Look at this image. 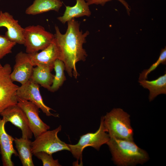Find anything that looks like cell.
Returning a JSON list of instances; mask_svg holds the SVG:
<instances>
[{
	"label": "cell",
	"instance_id": "3957f363",
	"mask_svg": "<svg viewBox=\"0 0 166 166\" xmlns=\"http://www.w3.org/2000/svg\"><path fill=\"white\" fill-rule=\"evenodd\" d=\"M103 117L104 126L110 137L133 140L130 115L121 108H114Z\"/></svg>",
	"mask_w": 166,
	"mask_h": 166
},
{
	"label": "cell",
	"instance_id": "7c38bea8",
	"mask_svg": "<svg viewBox=\"0 0 166 166\" xmlns=\"http://www.w3.org/2000/svg\"><path fill=\"white\" fill-rule=\"evenodd\" d=\"M28 54L34 66H44L51 71L53 69L54 62L60 57L59 50L54 38L48 46L40 52Z\"/></svg>",
	"mask_w": 166,
	"mask_h": 166
},
{
	"label": "cell",
	"instance_id": "8fae6325",
	"mask_svg": "<svg viewBox=\"0 0 166 166\" xmlns=\"http://www.w3.org/2000/svg\"><path fill=\"white\" fill-rule=\"evenodd\" d=\"M33 67L28 54L19 52L15 56V64L10 74L11 80L21 85L24 84L30 78Z\"/></svg>",
	"mask_w": 166,
	"mask_h": 166
},
{
	"label": "cell",
	"instance_id": "603a6c76",
	"mask_svg": "<svg viewBox=\"0 0 166 166\" xmlns=\"http://www.w3.org/2000/svg\"><path fill=\"white\" fill-rule=\"evenodd\" d=\"M38 159L42 160L43 166H61L58 160H54L52 154L43 151L33 154Z\"/></svg>",
	"mask_w": 166,
	"mask_h": 166
},
{
	"label": "cell",
	"instance_id": "9c48e42d",
	"mask_svg": "<svg viewBox=\"0 0 166 166\" xmlns=\"http://www.w3.org/2000/svg\"><path fill=\"white\" fill-rule=\"evenodd\" d=\"M39 85L31 79L19 86L17 92L18 97L30 101L37 105L47 116L58 117L51 113V108L45 105L39 90Z\"/></svg>",
	"mask_w": 166,
	"mask_h": 166
},
{
	"label": "cell",
	"instance_id": "e0dca14e",
	"mask_svg": "<svg viewBox=\"0 0 166 166\" xmlns=\"http://www.w3.org/2000/svg\"><path fill=\"white\" fill-rule=\"evenodd\" d=\"M138 82L144 88L149 91V101H152L157 96L161 94H166V73L158 77L156 79L148 81L139 80Z\"/></svg>",
	"mask_w": 166,
	"mask_h": 166
},
{
	"label": "cell",
	"instance_id": "ac0fdd59",
	"mask_svg": "<svg viewBox=\"0 0 166 166\" xmlns=\"http://www.w3.org/2000/svg\"><path fill=\"white\" fill-rule=\"evenodd\" d=\"M14 141L23 166H34L31 150L32 141L29 139L15 137Z\"/></svg>",
	"mask_w": 166,
	"mask_h": 166
},
{
	"label": "cell",
	"instance_id": "7402d4cb",
	"mask_svg": "<svg viewBox=\"0 0 166 166\" xmlns=\"http://www.w3.org/2000/svg\"><path fill=\"white\" fill-rule=\"evenodd\" d=\"M16 44L5 36L0 35V60L6 55L12 53V49Z\"/></svg>",
	"mask_w": 166,
	"mask_h": 166
},
{
	"label": "cell",
	"instance_id": "7a4b0ae2",
	"mask_svg": "<svg viewBox=\"0 0 166 166\" xmlns=\"http://www.w3.org/2000/svg\"><path fill=\"white\" fill-rule=\"evenodd\" d=\"M106 144L109 148L113 161L118 165L143 164L149 159L146 151L138 147L133 140L110 137Z\"/></svg>",
	"mask_w": 166,
	"mask_h": 166
},
{
	"label": "cell",
	"instance_id": "cb8c5ba5",
	"mask_svg": "<svg viewBox=\"0 0 166 166\" xmlns=\"http://www.w3.org/2000/svg\"><path fill=\"white\" fill-rule=\"evenodd\" d=\"M112 0H85L86 2L89 6L92 4L101 5L104 6L105 4ZM119 1L125 8L128 13L130 14L131 9L127 2L124 0H117Z\"/></svg>",
	"mask_w": 166,
	"mask_h": 166
},
{
	"label": "cell",
	"instance_id": "277c9868",
	"mask_svg": "<svg viewBox=\"0 0 166 166\" xmlns=\"http://www.w3.org/2000/svg\"><path fill=\"white\" fill-rule=\"evenodd\" d=\"M110 138L107 133L103 121V117H101L99 129L94 133L89 132L80 136L78 142L76 144H68L70 151L77 160L82 163V152L88 146L92 147L99 150L103 144H107Z\"/></svg>",
	"mask_w": 166,
	"mask_h": 166
},
{
	"label": "cell",
	"instance_id": "30bf717a",
	"mask_svg": "<svg viewBox=\"0 0 166 166\" xmlns=\"http://www.w3.org/2000/svg\"><path fill=\"white\" fill-rule=\"evenodd\" d=\"M17 105L25 113L35 138L50 128L39 117V107L32 102L18 97Z\"/></svg>",
	"mask_w": 166,
	"mask_h": 166
},
{
	"label": "cell",
	"instance_id": "8992f818",
	"mask_svg": "<svg viewBox=\"0 0 166 166\" xmlns=\"http://www.w3.org/2000/svg\"><path fill=\"white\" fill-rule=\"evenodd\" d=\"M61 129V125L52 130H47L42 133L32 142L30 146L32 154L43 151L48 154L53 153L62 150L70 151L68 145L61 140L57 134Z\"/></svg>",
	"mask_w": 166,
	"mask_h": 166
},
{
	"label": "cell",
	"instance_id": "6da1fadb",
	"mask_svg": "<svg viewBox=\"0 0 166 166\" xmlns=\"http://www.w3.org/2000/svg\"><path fill=\"white\" fill-rule=\"evenodd\" d=\"M67 22L66 33L62 34L57 26H55L54 39L58 47L60 57L65 65V70L70 77L77 78L78 76L76 64L81 61H85L87 56L83 45L89 34L88 31L83 33L80 30V23L75 18Z\"/></svg>",
	"mask_w": 166,
	"mask_h": 166
},
{
	"label": "cell",
	"instance_id": "ffe728a7",
	"mask_svg": "<svg viewBox=\"0 0 166 166\" xmlns=\"http://www.w3.org/2000/svg\"><path fill=\"white\" fill-rule=\"evenodd\" d=\"M53 69L55 74L49 91L54 92L57 90L61 87L66 78L64 73L65 65L64 62L59 59H56L54 64Z\"/></svg>",
	"mask_w": 166,
	"mask_h": 166
},
{
	"label": "cell",
	"instance_id": "44dd1931",
	"mask_svg": "<svg viewBox=\"0 0 166 166\" xmlns=\"http://www.w3.org/2000/svg\"><path fill=\"white\" fill-rule=\"evenodd\" d=\"M166 63V48L162 49L160 56L156 62L152 64L148 69L143 70L140 74L139 80H146L148 76L152 71L155 69L160 64L165 65Z\"/></svg>",
	"mask_w": 166,
	"mask_h": 166
},
{
	"label": "cell",
	"instance_id": "484cf974",
	"mask_svg": "<svg viewBox=\"0 0 166 166\" xmlns=\"http://www.w3.org/2000/svg\"><path fill=\"white\" fill-rule=\"evenodd\" d=\"M1 0H0V1Z\"/></svg>",
	"mask_w": 166,
	"mask_h": 166
},
{
	"label": "cell",
	"instance_id": "5b68a950",
	"mask_svg": "<svg viewBox=\"0 0 166 166\" xmlns=\"http://www.w3.org/2000/svg\"><path fill=\"white\" fill-rule=\"evenodd\" d=\"M24 45L26 53L38 52L48 46L53 41L54 35L40 25L29 26L24 28Z\"/></svg>",
	"mask_w": 166,
	"mask_h": 166
},
{
	"label": "cell",
	"instance_id": "d6986e66",
	"mask_svg": "<svg viewBox=\"0 0 166 166\" xmlns=\"http://www.w3.org/2000/svg\"><path fill=\"white\" fill-rule=\"evenodd\" d=\"M49 68L41 66L33 68L30 79L49 91L54 77Z\"/></svg>",
	"mask_w": 166,
	"mask_h": 166
},
{
	"label": "cell",
	"instance_id": "d4e9b609",
	"mask_svg": "<svg viewBox=\"0 0 166 166\" xmlns=\"http://www.w3.org/2000/svg\"><path fill=\"white\" fill-rule=\"evenodd\" d=\"M3 66L1 65V63H0V69L2 68V67Z\"/></svg>",
	"mask_w": 166,
	"mask_h": 166
},
{
	"label": "cell",
	"instance_id": "52a82bcc",
	"mask_svg": "<svg viewBox=\"0 0 166 166\" xmlns=\"http://www.w3.org/2000/svg\"><path fill=\"white\" fill-rule=\"evenodd\" d=\"M11 71L9 64H5L0 69V113L8 107L18 103L17 92L19 86L11 80Z\"/></svg>",
	"mask_w": 166,
	"mask_h": 166
},
{
	"label": "cell",
	"instance_id": "9a60e30c",
	"mask_svg": "<svg viewBox=\"0 0 166 166\" xmlns=\"http://www.w3.org/2000/svg\"><path fill=\"white\" fill-rule=\"evenodd\" d=\"M76 3L73 6H66L63 15L57 19L63 24L75 18L84 16H90L91 12L89 5L85 0H76Z\"/></svg>",
	"mask_w": 166,
	"mask_h": 166
},
{
	"label": "cell",
	"instance_id": "4fadbf2b",
	"mask_svg": "<svg viewBox=\"0 0 166 166\" xmlns=\"http://www.w3.org/2000/svg\"><path fill=\"white\" fill-rule=\"evenodd\" d=\"M5 27L7 31L4 35L10 41L16 44L24 45V28L9 13L0 11V27Z\"/></svg>",
	"mask_w": 166,
	"mask_h": 166
},
{
	"label": "cell",
	"instance_id": "2e32d148",
	"mask_svg": "<svg viewBox=\"0 0 166 166\" xmlns=\"http://www.w3.org/2000/svg\"><path fill=\"white\" fill-rule=\"evenodd\" d=\"M61 0H34L26 10L28 15H35L51 10L58 12L62 6Z\"/></svg>",
	"mask_w": 166,
	"mask_h": 166
},
{
	"label": "cell",
	"instance_id": "ba28073f",
	"mask_svg": "<svg viewBox=\"0 0 166 166\" xmlns=\"http://www.w3.org/2000/svg\"><path fill=\"white\" fill-rule=\"evenodd\" d=\"M0 115L5 123L10 122L21 130L22 138L29 139L32 138L33 133L27 117L17 104L8 107L1 112Z\"/></svg>",
	"mask_w": 166,
	"mask_h": 166
},
{
	"label": "cell",
	"instance_id": "5bb4252c",
	"mask_svg": "<svg viewBox=\"0 0 166 166\" xmlns=\"http://www.w3.org/2000/svg\"><path fill=\"white\" fill-rule=\"evenodd\" d=\"M5 123L0 119V151L2 164L4 166H14L11 160L12 155L18 156L17 152L14 148L13 142L14 139L8 134L5 128Z\"/></svg>",
	"mask_w": 166,
	"mask_h": 166
}]
</instances>
